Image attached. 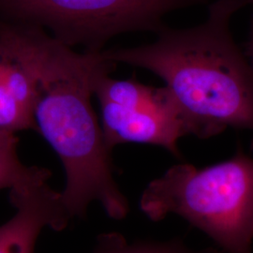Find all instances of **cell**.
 <instances>
[{"instance_id": "1", "label": "cell", "mask_w": 253, "mask_h": 253, "mask_svg": "<svg viewBox=\"0 0 253 253\" xmlns=\"http://www.w3.org/2000/svg\"><path fill=\"white\" fill-rule=\"evenodd\" d=\"M24 52L36 77L37 132L63 164L61 199L69 216L85 217L91 203L99 202L109 217L124 218L127 200L114 178L111 150L91 104L94 79L102 72H113L116 64L101 52H74L42 28L28 32Z\"/></svg>"}, {"instance_id": "2", "label": "cell", "mask_w": 253, "mask_h": 253, "mask_svg": "<svg viewBox=\"0 0 253 253\" xmlns=\"http://www.w3.org/2000/svg\"><path fill=\"white\" fill-rule=\"evenodd\" d=\"M247 6L248 0H217L199 26L164 27L153 43L101 54L161 77L189 118L192 135L208 139L228 127L253 131V70L231 32L233 16Z\"/></svg>"}, {"instance_id": "3", "label": "cell", "mask_w": 253, "mask_h": 253, "mask_svg": "<svg viewBox=\"0 0 253 253\" xmlns=\"http://www.w3.org/2000/svg\"><path fill=\"white\" fill-rule=\"evenodd\" d=\"M140 208L152 221L183 217L225 253H253V158L239 149L203 169L174 165L148 184Z\"/></svg>"}, {"instance_id": "4", "label": "cell", "mask_w": 253, "mask_h": 253, "mask_svg": "<svg viewBox=\"0 0 253 253\" xmlns=\"http://www.w3.org/2000/svg\"><path fill=\"white\" fill-rule=\"evenodd\" d=\"M207 0H0V19L49 28L69 47L100 53L110 39L133 31L158 33L169 12Z\"/></svg>"}, {"instance_id": "5", "label": "cell", "mask_w": 253, "mask_h": 253, "mask_svg": "<svg viewBox=\"0 0 253 253\" xmlns=\"http://www.w3.org/2000/svg\"><path fill=\"white\" fill-rule=\"evenodd\" d=\"M110 73H99L93 82L109 150L121 144L138 143L161 146L181 158L178 141L192 135V126L172 92L166 86L114 79Z\"/></svg>"}, {"instance_id": "6", "label": "cell", "mask_w": 253, "mask_h": 253, "mask_svg": "<svg viewBox=\"0 0 253 253\" xmlns=\"http://www.w3.org/2000/svg\"><path fill=\"white\" fill-rule=\"evenodd\" d=\"M47 182L10 190L9 200L15 215L0 225V253H34L43 229L62 231L68 225L71 217L61 192L53 190Z\"/></svg>"}, {"instance_id": "7", "label": "cell", "mask_w": 253, "mask_h": 253, "mask_svg": "<svg viewBox=\"0 0 253 253\" xmlns=\"http://www.w3.org/2000/svg\"><path fill=\"white\" fill-rule=\"evenodd\" d=\"M36 77L22 57L0 42V131H37Z\"/></svg>"}, {"instance_id": "8", "label": "cell", "mask_w": 253, "mask_h": 253, "mask_svg": "<svg viewBox=\"0 0 253 253\" xmlns=\"http://www.w3.org/2000/svg\"><path fill=\"white\" fill-rule=\"evenodd\" d=\"M19 139L15 133L0 131V190L24 187L41 181H48L50 170L27 166L19 159Z\"/></svg>"}, {"instance_id": "9", "label": "cell", "mask_w": 253, "mask_h": 253, "mask_svg": "<svg viewBox=\"0 0 253 253\" xmlns=\"http://www.w3.org/2000/svg\"><path fill=\"white\" fill-rule=\"evenodd\" d=\"M94 253H220L213 247L192 250L180 239L165 242L142 241L129 244L123 235L107 233L98 237Z\"/></svg>"}, {"instance_id": "10", "label": "cell", "mask_w": 253, "mask_h": 253, "mask_svg": "<svg viewBox=\"0 0 253 253\" xmlns=\"http://www.w3.org/2000/svg\"><path fill=\"white\" fill-rule=\"evenodd\" d=\"M245 55L247 56L249 62L251 64L252 68L253 70V18L252 22V27H251V32H250V37H249V41L247 43V49H246V54Z\"/></svg>"}, {"instance_id": "11", "label": "cell", "mask_w": 253, "mask_h": 253, "mask_svg": "<svg viewBox=\"0 0 253 253\" xmlns=\"http://www.w3.org/2000/svg\"><path fill=\"white\" fill-rule=\"evenodd\" d=\"M248 5L249 6H253V0H248Z\"/></svg>"}, {"instance_id": "12", "label": "cell", "mask_w": 253, "mask_h": 253, "mask_svg": "<svg viewBox=\"0 0 253 253\" xmlns=\"http://www.w3.org/2000/svg\"><path fill=\"white\" fill-rule=\"evenodd\" d=\"M252 149H253V145H252Z\"/></svg>"}]
</instances>
